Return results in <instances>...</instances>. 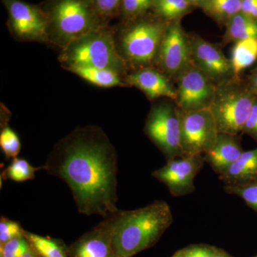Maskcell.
I'll use <instances>...</instances> for the list:
<instances>
[{"label": "cell", "instance_id": "1", "mask_svg": "<svg viewBox=\"0 0 257 257\" xmlns=\"http://www.w3.org/2000/svg\"><path fill=\"white\" fill-rule=\"evenodd\" d=\"M43 166L68 186L81 214L106 219L119 210L117 155L100 130L75 132L55 147Z\"/></svg>", "mask_w": 257, "mask_h": 257}, {"label": "cell", "instance_id": "2", "mask_svg": "<svg viewBox=\"0 0 257 257\" xmlns=\"http://www.w3.org/2000/svg\"><path fill=\"white\" fill-rule=\"evenodd\" d=\"M112 216L115 257H133L152 247L173 221L170 205L160 200L133 210H119Z\"/></svg>", "mask_w": 257, "mask_h": 257}, {"label": "cell", "instance_id": "3", "mask_svg": "<svg viewBox=\"0 0 257 257\" xmlns=\"http://www.w3.org/2000/svg\"><path fill=\"white\" fill-rule=\"evenodd\" d=\"M256 98L247 81L241 77L216 84L209 109L219 133L236 136L242 133Z\"/></svg>", "mask_w": 257, "mask_h": 257}, {"label": "cell", "instance_id": "4", "mask_svg": "<svg viewBox=\"0 0 257 257\" xmlns=\"http://www.w3.org/2000/svg\"><path fill=\"white\" fill-rule=\"evenodd\" d=\"M168 22L141 20L130 26L122 37L121 47L125 57L135 65L145 67L156 62L157 54Z\"/></svg>", "mask_w": 257, "mask_h": 257}, {"label": "cell", "instance_id": "5", "mask_svg": "<svg viewBox=\"0 0 257 257\" xmlns=\"http://www.w3.org/2000/svg\"><path fill=\"white\" fill-rule=\"evenodd\" d=\"M47 16L58 35L70 40L95 30L99 18L91 0H55Z\"/></svg>", "mask_w": 257, "mask_h": 257}, {"label": "cell", "instance_id": "6", "mask_svg": "<svg viewBox=\"0 0 257 257\" xmlns=\"http://www.w3.org/2000/svg\"><path fill=\"white\" fill-rule=\"evenodd\" d=\"M145 133L167 161L183 156L179 111L175 104L166 102L153 106L147 117Z\"/></svg>", "mask_w": 257, "mask_h": 257}, {"label": "cell", "instance_id": "7", "mask_svg": "<svg viewBox=\"0 0 257 257\" xmlns=\"http://www.w3.org/2000/svg\"><path fill=\"white\" fill-rule=\"evenodd\" d=\"M81 38L69 51L71 66L109 69L118 72L124 69V62L109 34L94 30Z\"/></svg>", "mask_w": 257, "mask_h": 257}, {"label": "cell", "instance_id": "8", "mask_svg": "<svg viewBox=\"0 0 257 257\" xmlns=\"http://www.w3.org/2000/svg\"><path fill=\"white\" fill-rule=\"evenodd\" d=\"M179 111L182 155L203 156L214 146L219 134L210 109Z\"/></svg>", "mask_w": 257, "mask_h": 257}, {"label": "cell", "instance_id": "9", "mask_svg": "<svg viewBox=\"0 0 257 257\" xmlns=\"http://www.w3.org/2000/svg\"><path fill=\"white\" fill-rule=\"evenodd\" d=\"M175 83L177 84L175 104L179 110L209 109L214 99L216 84L192 62L179 74Z\"/></svg>", "mask_w": 257, "mask_h": 257}, {"label": "cell", "instance_id": "10", "mask_svg": "<svg viewBox=\"0 0 257 257\" xmlns=\"http://www.w3.org/2000/svg\"><path fill=\"white\" fill-rule=\"evenodd\" d=\"M181 20L171 22L166 30L156 59L159 70L172 82L192 62L190 43Z\"/></svg>", "mask_w": 257, "mask_h": 257}, {"label": "cell", "instance_id": "11", "mask_svg": "<svg viewBox=\"0 0 257 257\" xmlns=\"http://www.w3.org/2000/svg\"><path fill=\"white\" fill-rule=\"evenodd\" d=\"M203 156H180L167 161L163 167L155 170L152 177L165 184L174 197H182L195 191L194 179L203 166Z\"/></svg>", "mask_w": 257, "mask_h": 257}, {"label": "cell", "instance_id": "12", "mask_svg": "<svg viewBox=\"0 0 257 257\" xmlns=\"http://www.w3.org/2000/svg\"><path fill=\"white\" fill-rule=\"evenodd\" d=\"M191 60L194 65L215 84L234 77L230 59L226 58L221 47L197 35H189Z\"/></svg>", "mask_w": 257, "mask_h": 257}, {"label": "cell", "instance_id": "13", "mask_svg": "<svg viewBox=\"0 0 257 257\" xmlns=\"http://www.w3.org/2000/svg\"><path fill=\"white\" fill-rule=\"evenodd\" d=\"M9 17L10 27L22 38L39 40L47 35V14L38 7L20 0H3Z\"/></svg>", "mask_w": 257, "mask_h": 257}, {"label": "cell", "instance_id": "14", "mask_svg": "<svg viewBox=\"0 0 257 257\" xmlns=\"http://www.w3.org/2000/svg\"><path fill=\"white\" fill-rule=\"evenodd\" d=\"M112 216L75 241L67 249L69 257H115L111 243Z\"/></svg>", "mask_w": 257, "mask_h": 257}, {"label": "cell", "instance_id": "15", "mask_svg": "<svg viewBox=\"0 0 257 257\" xmlns=\"http://www.w3.org/2000/svg\"><path fill=\"white\" fill-rule=\"evenodd\" d=\"M127 82L143 91L151 100L160 97L170 98L175 101L177 90L172 81L157 69L144 67L128 76Z\"/></svg>", "mask_w": 257, "mask_h": 257}, {"label": "cell", "instance_id": "16", "mask_svg": "<svg viewBox=\"0 0 257 257\" xmlns=\"http://www.w3.org/2000/svg\"><path fill=\"white\" fill-rule=\"evenodd\" d=\"M243 152L238 136L219 133L214 146L203 157L204 162L219 176L239 158Z\"/></svg>", "mask_w": 257, "mask_h": 257}, {"label": "cell", "instance_id": "17", "mask_svg": "<svg viewBox=\"0 0 257 257\" xmlns=\"http://www.w3.org/2000/svg\"><path fill=\"white\" fill-rule=\"evenodd\" d=\"M225 185H239L257 180V148L243 152L224 173L219 176Z\"/></svg>", "mask_w": 257, "mask_h": 257}, {"label": "cell", "instance_id": "18", "mask_svg": "<svg viewBox=\"0 0 257 257\" xmlns=\"http://www.w3.org/2000/svg\"><path fill=\"white\" fill-rule=\"evenodd\" d=\"M248 39H257V20L239 13L226 24L221 45L234 44Z\"/></svg>", "mask_w": 257, "mask_h": 257}, {"label": "cell", "instance_id": "19", "mask_svg": "<svg viewBox=\"0 0 257 257\" xmlns=\"http://www.w3.org/2000/svg\"><path fill=\"white\" fill-rule=\"evenodd\" d=\"M230 60L234 77H241L243 71L252 66L257 60V39L235 42Z\"/></svg>", "mask_w": 257, "mask_h": 257}, {"label": "cell", "instance_id": "20", "mask_svg": "<svg viewBox=\"0 0 257 257\" xmlns=\"http://www.w3.org/2000/svg\"><path fill=\"white\" fill-rule=\"evenodd\" d=\"M70 68L79 77L99 87H112L121 84L119 72L112 69L81 66H71Z\"/></svg>", "mask_w": 257, "mask_h": 257}, {"label": "cell", "instance_id": "21", "mask_svg": "<svg viewBox=\"0 0 257 257\" xmlns=\"http://www.w3.org/2000/svg\"><path fill=\"white\" fill-rule=\"evenodd\" d=\"M241 0H203V11L218 23L226 24L241 12Z\"/></svg>", "mask_w": 257, "mask_h": 257}, {"label": "cell", "instance_id": "22", "mask_svg": "<svg viewBox=\"0 0 257 257\" xmlns=\"http://www.w3.org/2000/svg\"><path fill=\"white\" fill-rule=\"evenodd\" d=\"M24 236L35 252L40 257H69L67 249L60 241L24 231Z\"/></svg>", "mask_w": 257, "mask_h": 257}, {"label": "cell", "instance_id": "23", "mask_svg": "<svg viewBox=\"0 0 257 257\" xmlns=\"http://www.w3.org/2000/svg\"><path fill=\"white\" fill-rule=\"evenodd\" d=\"M192 7L185 0H154L152 8L158 18L171 23L181 20L188 14Z\"/></svg>", "mask_w": 257, "mask_h": 257}, {"label": "cell", "instance_id": "24", "mask_svg": "<svg viewBox=\"0 0 257 257\" xmlns=\"http://www.w3.org/2000/svg\"><path fill=\"white\" fill-rule=\"evenodd\" d=\"M42 170H45L44 166L33 167L28 160L15 157L3 172V178L17 182H25L35 179V173Z\"/></svg>", "mask_w": 257, "mask_h": 257}, {"label": "cell", "instance_id": "25", "mask_svg": "<svg viewBox=\"0 0 257 257\" xmlns=\"http://www.w3.org/2000/svg\"><path fill=\"white\" fill-rule=\"evenodd\" d=\"M227 194L239 197L246 204L257 211V180L239 185H225Z\"/></svg>", "mask_w": 257, "mask_h": 257}, {"label": "cell", "instance_id": "26", "mask_svg": "<svg viewBox=\"0 0 257 257\" xmlns=\"http://www.w3.org/2000/svg\"><path fill=\"white\" fill-rule=\"evenodd\" d=\"M0 147L7 159H14L21 151V143L18 135L10 126H5L0 133Z\"/></svg>", "mask_w": 257, "mask_h": 257}, {"label": "cell", "instance_id": "27", "mask_svg": "<svg viewBox=\"0 0 257 257\" xmlns=\"http://www.w3.org/2000/svg\"><path fill=\"white\" fill-rule=\"evenodd\" d=\"M154 0H121L120 10L127 18H136L151 9Z\"/></svg>", "mask_w": 257, "mask_h": 257}, {"label": "cell", "instance_id": "28", "mask_svg": "<svg viewBox=\"0 0 257 257\" xmlns=\"http://www.w3.org/2000/svg\"><path fill=\"white\" fill-rule=\"evenodd\" d=\"M30 247L25 236L15 238L4 244H0V257H20Z\"/></svg>", "mask_w": 257, "mask_h": 257}, {"label": "cell", "instance_id": "29", "mask_svg": "<svg viewBox=\"0 0 257 257\" xmlns=\"http://www.w3.org/2000/svg\"><path fill=\"white\" fill-rule=\"evenodd\" d=\"M25 230L20 223L2 216L0 220V244H4L15 238L24 236Z\"/></svg>", "mask_w": 257, "mask_h": 257}, {"label": "cell", "instance_id": "30", "mask_svg": "<svg viewBox=\"0 0 257 257\" xmlns=\"http://www.w3.org/2000/svg\"><path fill=\"white\" fill-rule=\"evenodd\" d=\"M99 18H106L114 15L121 8V0H91Z\"/></svg>", "mask_w": 257, "mask_h": 257}, {"label": "cell", "instance_id": "31", "mask_svg": "<svg viewBox=\"0 0 257 257\" xmlns=\"http://www.w3.org/2000/svg\"><path fill=\"white\" fill-rule=\"evenodd\" d=\"M214 246L208 245H192L182 249L185 257H213L215 252Z\"/></svg>", "mask_w": 257, "mask_h": 257}, {"label": "cell", "instance_id": "32", "mask_svg": "<svg viewBox=\"0 0 257 257\" xmlns=\"http://www.w3.org/2000/svg\"><path fill=\"white\" fill-rule=\"evenodd\" d=\"M242 133L249 135L257 142V98L253 103L249 116L245 123Z\"/></svg>", "mask_w": 257, "mask_h": 257}, {"label": "cell", "instance_id": "33", "mask_svg": "<svg viewBox=\"0 0 257 257\" xmlns=\"http://www.w3.org/2000/svg\"><path fill=\"white\" fill-rule=\"evenodd\" d=\"M240 13L257 20V0H241Z\"/></svg>", "mask_w": 257, "mask_h": 257}, {"label": "cell", "instance_id": "34", "mask_svg": "<svg viewBox=\"0 0 257 257\" xmlns=\"http://www.w3.org/2000/svg\"><path fill=\"white\" fill-rule=\"evenodd\" d=\"M246 80L247 81L248 84H249L250 87L252 89L253 92L257 95V74H250L246 77Z\"/></svg>", "mask_w": 257, "mask_h": 257}, {"label": "cell", "instance_id": "35", "mask_svg": "<svg viewBox=\"0 0 257 257\" xmlns=\"http://www.w3.org/2000/svg\"><path fill=\"white\" fill-rule=\"evenodd\" d=\"M213 257H231L230 256L229 253L224 251V250L221 249V248H215V252H214V256Z\"/></svg>", "mask_w": 257, "mask_h": 257}, {"label": "cell", "instance_id": "36", "mask_svg": "<svg viewBox=\"0 0 257 257\" xmlns=\"http://www.w3.org/2000/svg\"><path fill=\"white\" fill-rule=\"evenodd\" d=\"M37 256V253L35 252V251L32 249V247H30L28 250H27L25 253H23V254H22L20 257H36Z\"/></svg>", "mask_w": 257, "mask_h": 257}, {"label": "cell", "instance_id": "37", "mask_svg": "<svg viewBox=\"0 0 257 257\" xmlns=\"http://www.w3.org/2000/svg\"><path fill=\"white\" fill-rule=\"evenodd\" d=\"M187 3H189L192 6L199 7L201 8V5L202 4L203 0H185Z\"/></svg>", "mask_w": 257, "mask_h": 257}, {"label": "cell", "instance_id": "38", "mask_svg": "<svg viewBox=\"0 0 257 257\" xmlns=\"http://www.w3.org/2000/svg\"><path fill=\"white\" fill-rule=\"evenodd\" d=\"M172 257H185L184 256L183 252H182V250H180V251H177V252H176L175 254L173 255Z\"/></svg>", "mask_w": 257, "mask_h": 257}, {"label": "cell", "instance_id": "39", "mask_svg": "<svg viewBox=\"0 0 257 257\" xmlns=\"http://www.w3.org/2000/svg\"><path fill=\"white\" fill-rule=\"evenodd\" d=\"M250 74H257V65H256V67H255L254 69H253L251 71V72H250Z\"/></svg>", "mask_w": 257, "mask_h": 257}, {"label": "cell", "instance_id": "40", "mask_svg": "<svg viewBox=\"0 0 257 257\" xmlns=\"http://www.w3.org/2000/svg\"><path fill=\"white\" fill-rule=\"evenodd\" d=\"M36 257H40V256H39L38 255H37V256Z\"/></svg>", "mask_w": 257, "mask_h": 257}, {"label": "cell", "instance_id": "41", "mask_svg": "<svg viewBox=\"0 0 257 257\" xmlns=\"http://www.w3.org/2000/svg\"><path fill=\"white\" fill-rule=\"evenodd\" d=\"M255 257H257V256H255Z\"/></svg>", "mask_w": 257, "mask_h": 257}]
</instances>
